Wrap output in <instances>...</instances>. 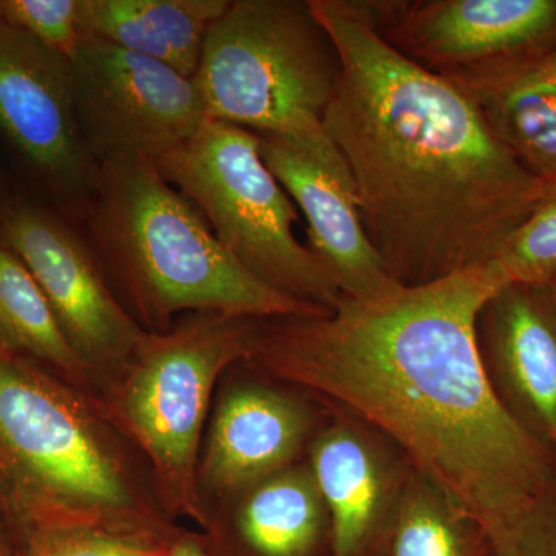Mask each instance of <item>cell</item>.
<instances>
[{
	"instance_id": "1",
	"label": "cell",
	"mask_w": 556,
	"mask_h": 556,
	"mask_svg": "<svg viewBox=\"0 0 556 556\" xmlns=\"http://www.w3.org/2000/svg\"><path fill=\"white\" fill-rule=\"evenodd\" d=\"M503 281L489 265L388 298L254 329L251 356L396 442L419 475L495 540L556 506V455L497 397L477 324Z\"/></svg>"
},
{
	"instance_id": "2",
	"label": "cell",
	"mask_w": 556,
	"mask_h": 556,
	"mask_svg": "<svg viewBox=\"0 0 556 556\" xmlns=\"http://www.w3.org/2000/svg\"><path fill=\"white\" fill-rule=\"evenodd\" d=\"M309 5L342 67L324 129L388 273L417 287L492 262L555 182L515 160L459 86L394 49L367 2Z\"/></svg>"
},
{
	"instance_id": "3",
	"label": "cell",
	"mask_w": 556,
	"mask_h": 556,
	"mask_svg": "<svg viewBox=\"0 0 556 556\" xmlns=\"http://www.w3.org/2000/svg\"><path fill=\"white\" fill-rule=\"evenodd\" d=\"M100 266L152 320L179 311L230 318L321 316L248 273L199 208L146 161L100 166L79 226Z\"/></svg>"
},
{
	"instance_id": "4",
	"label": "cell",
	"mask_w": 556,
	"mask_h": 556,
	"mask_svg": "<svg viewBox=\"0 0 556 556\" xmlns=\"http://www.w3.org/2000/svg\"><path fill=\"white\" fill-rule=\"evenodd\" d=\"M340 70L309 0H230L207 33L193 79L208 119L321 144L329 141L324 116Z\"/></svg>"
},
{
	"instance_id": "5",
	"label": "cell",
	"mask_w": 556,
	"mask_h": 556,
	"mask_svg": "<svg viewBox=\"0 0 556 556\" xmlns=\"http://www.w3.org/2000/svg\"><path fill=\"white\" fill-rule=\"evenodd\" d=\"M155 166L248 273L317 313L339 305L343 295L295 236L298 208L266 166L258 135L208 119Z\"/></svg>"
},
{
	"instance_id": "6",
	"label": "cell",
	"mask_w": 556,
	"mask_h": 556,
	"mask_svg": "<svg viewBox=\"0 0 556 556\" xmlns=\"http://www.w3.org/2000/svg\"><path fill=\"white\" fill-rule=\"evenodd\" d=\"M33 525L65 506L118 507L126 489L70 399L0 343V486Z\"/></svg>"
},
{
	"instance_id": "7",
	"label": "cell",
	"mask_w": 556,
	"mask_h": 556,
	"mask_svg": "<svg viewBox=\"0 0 556 556\" xmlns=\"http://www.w3.org/2000/svg\"><path fill=\"white\" fill-rule=\"evenodd\" d=\"M70 65L80 135L98 166L156 164L208 121L195 79L108 40L84 36Z\"/></svg>"
},
{
	"instance_id": "8",
	"label": "cell",
	"mask_w": 556,
	"mask_h": 556,
	"mask_svg": "<svg viewBox=\"0 0 556 556\" xmlns=\"http://www.w3.org/2000/svg\"><path fill=\"white\" fill-rule=\"evenodd\" d=\"M0 137L40 201L80 226L100 166L80 135L68 58L0 17Z\"/></svg>"
},
{
	"instance_id": "9",
	"label": "cell",
	"mask_w": 556,
	"mask_h": 556,
	"mask_svg": "<svg viewBox=\"0 0 556 556\" xmlns=\"http://www.w3.org/2000/svg\"><path fill=\"white\" fill-rule=\"evenodd\" d=\"M249 318L219 314L197 318L170 334L139 340V361L124 408L131 428L161 473L177 485L192 477L197 444L217 376L251 356Z\"/></svg>"
},
{
	"instance_id": "10",
	"label": "cell",
	"mask_w": 556,
	"mask_h": 556,
	"mask_svg": "<svg viewBox=\"0 0 556 556\" xmlns=\"http://www.w3.org/2000/svg\"><path fill=\"white\" fill-rule=\"evenodd\" d=\"M367 3L394 49L448 80L506 72L556 47V0Z\"/></svg>"
},
{
	"instance_id": "11",
	"label": "cell",
	"mask_w": 556,
	"mask_h": 556,
	"mask_svg": "<svg viewBox=\"0 0 556 556\" xmlns=\"http://www.w3.org/2000/svg\"><path fill=\"white\" fill-rule=\"evenodd\" d=\"M0 241L38 281L80 358L113 357L138 345L141 331L110 291L79 226L13 192L0 204Z\"/></svg>"
},
{
	"instance_id": "12",
	"label": "cell",
	"mask_w": 556,
	"mask_h": 556,
	"mask_svg": "<svg viewBox=\"0 0 556 556\" xmlns=\"http://www.w3.org/2000/svg\"><path fill=\"white\" fill-rule=\"evenodd\" d=\"M266 166L308 222V248L345 299L372 302L402 288L372 247L345 161L331 141L260 137Z\"/></svg>"
},
{
	"instance_id": "13",
	"label": "cell",
	"mask_w": 556,
	"mask_h": 556,
	"mask_svg": "<svg viewBox=\"0 0 556 556\" xmlns=\"http://www.w3.org/2000/svg\"><path fill=\"white\" fill-rule=\"evenodd\" d=\"M479 354L515 420L556 455V294L551 285H506L478 316Z\"/></svg>"
},
{
	"instance_id": "14",
	"label": "cell",
	"mask_w": 556,
	"mask_h": 556,
	"mask_svg": "<svg viewBox=\"0 0 556 556\" xmlns=\"http://www.w3.org/2000/svg\"><path fill=\"white\" fill-rule=\"evenodd\" d=\"M309 470L331 519V556H371L404 486L382 448L339 424L314 442Z\"/></svg>"
},
{
	"instance_id": "15",
	"label": "cell",
	"mask_w": 556,
	"mask_h": 556,
	"mask_svg": "<svg viewBox=\"0 0 556 556\" xmlns=\"http://www.w3.org/2000/svg\"><path fill=\"white\" fill-rule=\"evenodd\" d=\"M308 430V415L291 397L268 388H237L215 417L207 478L222 490L255 486L287 470Z\"/></svg>"
},
{
	"instance_id": "16",
	"label": "cell",
	"mask_w": 556,
	"mask_h": 556,
	"mask_svg": "<svg viewBox=\"0 0 556 556\" xmlns=\"http://www.w3.org/2000/svg\"><path fill=\"white\" fill-rule=\"evenodd\" d=\"M230 0H83L84 36L195 78L212 24Z\"/></svg>"
},
{
	"instance_id": "17",
	"label": "cell",
	"mask_w": 556,
	"mask_h": 556,
	"mask_svg": "<svg viewBox=\"0 0 556 556\" xmlns=\"http://www.w3.org/2000/svg\"><path fill=\"white\" fill-rule=\"evenodd\" d=\"M453 83V80H452ZM533 177L556 182V87L517 72L456 80Z\"/></svg>"
},
{
	"instance_id": "18",
	"label": "cell",
	"mask_w": 556,
	"mask_h": 556,
	"mask_svg": "<svg viewBox=\"0 0 556 556\" xmlns=\"http://www.w3.org/2000/svg\"><path fill=\"white\" fill-rule=\"evenodd\" d=\"M327 518L309 468H287L252 489L241 507L240 530L262 556H306Z\"/></svg>"
},
{
	"instance_id": "19",
	"label": "cell",
	"mask_w": 556,
	"mask_h": 556,
	"mask_svg": "<svg viewBox=\"0 0 556 556\" xmlns=\"http://www.w3.org/2000/svg\"><path fill=\"white\" fill-rule=\"evenodd\" d=\"M378 548L383 556H493L484 532L416 473L402 486Z\"/></svg>"
},
{
	"instance_id": "20",
	"label": "cell",
	"mask_w": 556,
	"mask_h": 556,
	"mask_svg": "<svg viewBox=\"0 0 556 556\" xmlns=\"http://www.w3.org/2000/svg\"><path fill=\"white\" fill-rule=\"evenodd\" d=\"M0 343L25 351L64 371L76 372L83 358L73 348L49 299L27 266L0 241Z\"/></svg>"
},
{
	"instance_id": "21",
	"label": "cell",
	"mask_w": 556,
	"mask_h": 556,
	"mask_svg": "<svg viewBox=\"0 0 556 556\" xmlns=\"http://www.w3.org/2000/svg\"><path fill=\"white\" fill-rule=\"evenodd\" d=\"M504 287L510 283L548 285L556 276V182L546 199L508 237L486 263Z\"/></svg>"
},
{
	"instance_id": "22",
	"label": "cell",
	"mask_w": 556,
	"mask_h": 556,
	"mask_svg": "<svg viewBox=\"0 0 556 556\" xmlns=\"http://www.w3.org/2000/svg\"><path fill=\"white\" fill-rule=\"evenodd\" d=\"M0 17L68 60L84 38L83 0H0Z\"/></svg>"
},
{
	"instance_id": "23",
	"label": "cell",
	"mask_w": 556,
	"mask_h": 556,
	"mask_svg": "<svg viewBox=\"0 0 556 556\" xmlns=\"http://www.w3.org/2000/svg\"><path fill=\"white\" fill-rule=\"evenodd\" d=\"M25 556H153L118 538L86 533L56 521L38 522Z\"/></svg>"
},
{
	"instance_id": "24",
	"label": "cell",
	"mask_w": 556,
	"mask_h": 556,
	"mask_svg": "<svg viewBox=\"0 0 556 556\" xmlns=\"http://www.w3.org/2000/svg\"><path fill=\"white\" fill-rule=\"evenodd\" d=\"M490 546L493 556H556V506L529 515Z\"/></svg>"
},
{
	"instance_id": "25",
	"label": "cell",
	"mask_w": 556,
	"mask_h": 556,
	"mask_svg": "<svg viewBox=\"0 0 556 556\" xmlns=\"http://www.w3.org/2000/svg\"><path fill=\"white\" fill-rule=\"evenodd\" d=\"M506 72L521 73V75L529 76V78L543 80V83L552 84V86L556 87V47L544 54V56L538 58V60L529 62V64L521 65V67L506 70Z\"/></svg>"
},
{
	"instance_id": "26",
	"label": "cell",
	"mask_w": 556,
	"mask_h": 556,
	"mask_svg": "<svg viewBox=\"0 0 556 556\" xmlns=\"http://www.w3.org/2000/svg\"><path fill=\"white\" fill-rule=\"evenodd\" d=\"M9 185H7L5 178H3L2 172H0V204L3 203L11 195Z\"/></svg>"
},
{
	"instance_id": "27",
	"label": "cell",
	"mask_w": 556,
	"mask_h": 556,
	"mask_svg": "<svg viewBox=\"0 0 556 556\" xmlns=\"http://www.w3.org/2000/svg\"><path fill=\"white\" fill-rule=\"evenodd\" d=\"M170 556H201L199 551L192 546H181L174 552Z\"/></svg>"
},
{
	"instance_id": "28",
	"label": "cell",
	"mask_w": 556,
	"mask_h": 556,
	"mask_svg": "<svg viewBox=\"0 0 556 556\" xmlns=\"http://www.w3.org/2000/svg\"><path fill=\"white\" fill-rule=\"evenodd\" d=\"M551 285L552 288H554V291H555V294H556V276L554 277V280L551 281Z\"/></svg>"
},
{
	"instance_id": "29",
	"label": "cell",
	"mask_w": 556,
	"mask_h": 556,
	"mask_svg": "<svg viewBox=\"0 0 556 556\" xmlns=\"http://www.w3.org/2000/svg\"><path fill=\"white\" fill-rule=\"evenodd\" d=\"M0 556H2V551H0Z\"/></svg>"
}]
</instances>
